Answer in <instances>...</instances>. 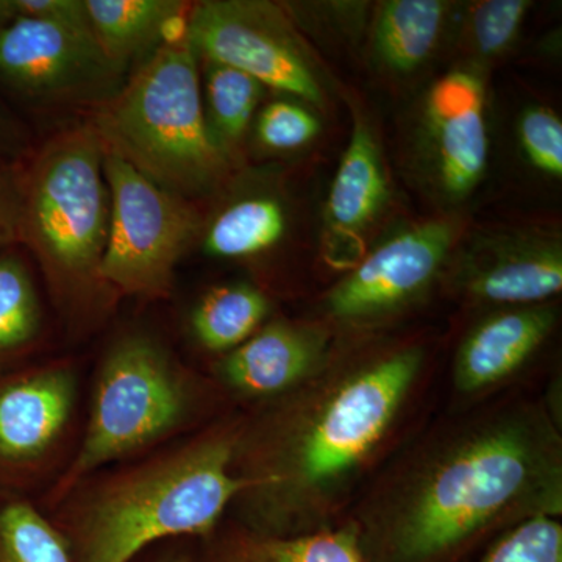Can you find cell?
I'll return each instance as SVG.
<instances>
[{
  "label": "cell",
  "instance_id": "obj_4",
  "mask_svg": "<svg viewBox=\"0 0 562 562\" xmlns=\"http://www.w3.org/2000/svg\"><path fill=\"white\" fill-rule=\"evenodd\" d=\"M91 124L105 149L187 201L227 171L228 157L206 125L199 57L187 36L144 58Z\"/></svg>",
  "mask_w": 562,
  "mask_h": 562
},
{
  "label": "cell",
  "instance_id": "obj_18",
  "mask_svg": "<svg viewBox=\"0 0 562 562\" xmlns=\"http://www.w3.org/2000/svg\"><path fill=\"white\" fill-rule=\"evenodd\" d=\"M386 198V179L372 133L355 125L328 198V214L336 227L358 231L372 221Z\"/></svg>",
  "mask_w": 562,
  "mask_h": 562
},
{
  "label": "cell",
  "instance_id": "obj_27",
  "mask_svg": "<svg viewBox=\"0 0 562 562\" xmlns=\"http://www.w3.org/2000/svg\"><path fill=\"white\" fill-rule=\"evenodd\" d=\"M520 143L528 160L553 177L562 176V122L553 111L535 106L524 111Z\"/></svg>",
  "mask_w": 562,
  "mask_h": 562
},
{
  "label": "cell",
  "instance_id": "obj_17",
  "mask_svg": "<svg viewBox=\"0 0 562 562\" xmlns=\"http://www.w3.org/2000/svg\"><path fill=\"white\" fill-rule=\"evenodd\" d=\"M473 297L502 305L531 306L562 290L558 246H528L502 251L469 277Z\"/></svg>",
  "mask_w": 562,
  "mask_h": 562
},
{
  "label": "cell",
  "instance_id": "obj_11",
  "mask_svg": "<svg viewBox=\"0 0 562 562\" xmlns=\"http://www.w3.org/2000/svg\"><path fill=\"white\" fill-rule=\"evenodd\" d=\"M452 244V228L428 222L394 236L333 288L327 306L339 321H362L412 301L435 279Z\"/></svg>",
  "mask_w": 562,
  "mask_h": 562
},
{
  "label": "cell",
  "instance_id": "obj_12",
  "mask_svg": "<svg viewBox=\"0 0 562 562\" xmlns=\"http://www.w3.org/2000/svg\"><path fill=\"white\" fill-rule=\"evenodd\" d=\"M316 331L272 322L217 362L220 382L247 401L271 402L301 386L325 364Z\"/></svg>",
  "mask_w": 562,
  "mask_h": 562
},
{
  "label": "cell",
  "instance_id": "obj_24",
  "mask_svg": "<svg viewBox=\"0 0 562 562\" xmlns=\"http://www.w3.org/2000/svg\"><path fill=\"white\" fill-rule=\"evenodd\" d=\"M0 562H70L50 517L13 492H0Z\"/></svg>",
  "mask_w": 562,
  "mask_h": 562
},
{
  "label": "cell",
  "instance_id": "obj_3",
  "mask_svg": "<svg viewBox=\"0 0 562 562\" xmlns=\"http://www.w3.org/2000/svg\"><path fill=\"white\" fill-rule=\"evenodd\" d=\"M239 425H220L70 491L52 522L70 562H133L171 539L216 530L243 491L233 472Z\"/></svg>",
  "mask_w": 562,
  "mask_h": 562
},
{
  "label": "cell",
  "instance_id": "obj_10",
  "mask_svg": "<svg viewBox=\"0 0 562 562\" xmlns=\"http://www.w3.org/2000/svg\"><path fill=\"white\" fill-rule=\"evenodd\" d=\"M120 76L91 33L18 16L0 31V80L33 98H65Z\"/></svg>",
  "mask_w": 562,
  "mask_h": 562
},
{
  "label": "cell",
  "instance_id": "obj_14",
  "mask_svg": "<svg viewBox=\"0 0 562 562\" xmlns=\"http://www.w3.org/2000/svg\"><path fill=\"white\" fill-rule=\"evenodd\" d=\"M553 324V312L543 306H519L480 322L458 350L454 387L471 395L502 383L530 360Z\"/></svg>",
  "mask_w": 562,
  "mask_h": 562
},
{
  "label": "cell",
  "instance_id": "obj_22",
  "mask_svg": "<svg viewBox=\"0 0 562 562\" xmlns=\"http://www.w3.org/2000/svg\"><path fill=\"white\" fill-rule=\"evenodd\" d=\"M203 111L214 143L228 157L249 127L265 87L243 70L205 60V81L201 79Z\"/></svg>",
  "mask_w": 562,
  "mask_h": 562
},
{
  "label": "cell",
  "instance_id": "obj_2",
  "mask_svg": "<svg viewBox=\"0 0 562 562\" xmlns=\"http://www.w3.org/2000/svg\"><path fill=\"white\" fill-rule=\"evenodd\" d=\"M422 362L414 347L335 371L324 364L239 425L233 458L244 483L233 502L238 524L272 536L331 527L333 506L386 438Z\"/></svg>",
  "mask_w": 562,
  "mask_h": 562
},
{
  "label": "cell",
  "instance_id": "obj_6",
  "mask_svg": "<svg viewBox=\"0 0 562 562\" xmlns=\"http://www.w3.org/2000/svg\"><path fill=\"white\" fill-rule=\"evenodd\" d=\"M202 401L201 383L150 336L132 333L114 342L95 379L79 450L49 492L52 505L102 469L190 428Z\"/></svg>",
  "mask_w": 562,
  "mask_h": 562
},
{
  "label": "cell",
  "instance_id": "obj_23",
  "mask_svg": "<svg viewBox=\"0 0 562 562\" xmlns=\"http://www.w3.org/2000/svg\"><path fill=\"white\" fill-rule=\"evenodd\" d=\"M43 308L31 272L14 255H0V375L35 346Z\"/></svg>",
  "mask_w": 562,
  "mask_h": 562
},
{
  "label": "cell",
  "instance_id": "obj_20",
  "mask_svg": "<svg viewBox=\"0 0 562 562\" xmlns=\"http://www.w3.org/2000/svg\"><path fill=\"white\" fill-rule=\"evenodd\" d=\"M446 5L436 0L383 3L375 27V47L391 69L409 72L427 60L441 32Z\"/></svg>",
  "mask_w": 562,
  "mask_h": 562
},
{
  "label": "cell",
  "instance_id": "obj_9",
  "mask_svg": "<svg viewBox=\"0 0 562 562\" xmlns=\"http://www.w3.org/2000/svg\"><path fill=\"white\" fill-rule=\"evenodd\" d=\"M77 401L79 376L66 361L0 375V491L24 486L49 464Z\"/></svg>",
  "mask_w": 562,
  "mask_h": 562
},
{
  "label": "cell",
  "instance_id": "obj_7",
  "mask_svg": "<svg viewBox=\"0 0 562 562\" xmlns=\"http://www.w3.org/2000/svg\"><path fill=\"white\" fill-rule=\"evenodd\" d=\"M109 183V238L99 277L114 294L165 297L181 255L201 231V217L181 199L103 147Z\"/></svg>",
  "mask_w": 562,
  "mask_h": 562
},
{
  "label": "cell",
  "instance_id": "obj_29",
  "mask_svg": "<svg viewBox=\"0 0 562 562\" xmlns=\"http://www.w3.org/2000/svg\"><path fill=\"white\" fill-rule=\"evenodd\" d=\"M18 16L49 21L83 33H92L85 0H14Z\"/></svg>",
  "mask_w": 562,
  "mask_h": 562
},
{
  "label": "cell",
  "instance_id": "obj_32",
  "mask_svg": "<svg viewBox=\"0 0 562 562\" xmlns=\"http://www.w3.org/2000/svg\"><path fill=\"white\" fill-rule=\"evenodd\" d=\"M16 7H14V0H0V31L11 21L16 20Z\"/></svg>",
  "mask_w": 562,
  "mask_h": 562
},
{
  "label": "cell",
  "instance_id": "obj_15",
  "mask_svg": "<svg viewBox=\"0 0 562 562\" xmlns=\"http://www.w3.org/2000/svg\"><path fill=\"white\" fill-rule=\"evenodd\" d=\"M191 562H366V558L355 522L299 536L262 535L236 522L199 539Z\"/></svg>",
  "mask_w": 562,
  "mask_h": 562
},
{
  "label": "cell",
  "instance_id": "obj_25",
  "mask_svg": "<svg viewBox=\"0 0 562 562\" xmlns=\"http://www.w3.org/2000/svg\"><path fill=\"white\" fill-rule=\"evenodd\" d=\"M476 562H562L560 519L541 514L513 525Z\"/></svg>",
  "mask_w": 562,
  "mask_h": 562
},
{
  "label": "cell",
  "instance_id": "obj_21",
  "mask_svg": "<svg viewBox=\"0 0 562 562\" xmlns=\"http://www.w3.org/2000/svg\"><path fill=\"white\" fill-rule=\"evenodd\" d=\"M286 228L279 202L250 198L222 211L206 231L203 249L214 258H246L271 249Z\"/></svg>",
  "mask_w": 562,
  "mask_h": 562
},
{
  "label": "cell",
  "instance_id": "obj_19",
  "mask_svg": "<svg viewBox=\"0 0 562 562\" xmlns=\"http://www.w3.org/2000/svg\"><path fill=\"white\" fill-rule=\"evenodd\" d=\"M269 301L250 284L213 288L192 310L190 324L195 341L214 353H228L260 330L269 314Z\"/></svg>",
  "mask_w": 562,
  "mask_h": 562
},
{
  "label": "cell",
  "instance_id": "obj_13",
  "mask_svg": "<svg viewBox=\"0 0 562 562\" xmlns=\"http://www.w3.org/2000/svg\"><path fill=\"white\" fill-rule=\"evenodd\" d=\"M427 120L443 187L464 198L482 180L487 162L482 81L464 70L447 74L428 94Z\"/></svg>",
  "mask_w": 562,
  "mask_h": 562
},
{
  "label": "cell",
  "instance_id": "obj_8",
  "mask_svg": "<svg viewBox=\"0 0 562 562\" xmlns=\"http://www.w3.org/2000/svg\"><path fill=\"white\" fill-rule=\"evenodd\" d=\"M187 38L203 60L243 70L262 87L319 103L322 91L302 47L276 7L244 0L191 5Z\"/></svg>",
  "mask_w": 562,
  "mask_h": 562
},
{
  "label": "cell",
  "instance_id": "obj_16",
  "mask_svg": "<svg viewBox=\"0 0 562 562\" xmlns=\"http://www.w3.org/2000/svg\"><path fill=\"white\" fill-rule=\"evenodd\" d=\"M92 33L117 72L187 36L191 5L177 0H85Z\"/></svg>",
  "mask_w": 562,
  "mask_h": 562
},
{
  "label": "cell",
  "instance_id": "obj_26",
  "mask_svg": "<svg viewBox=\"0 0 562 562\" xmlns=\"http://www.w3.org/2000/svg\"><path fill=\"white\" fill-rule=\"evenodd\" d=\"M317 133H319V122L316 116L294 102L269 103L258 116V139L268 149H299L308 144Z\"/></svg>",
  "mask_w": 562,
  "mask_h": 562
},
{
  "label": "cell",
  "instance_id": "obj_1",
  "mask_svg": "<svg viewBox=\"0 0 562 562\" xmlns=\"http://www.w3.org/2000/svg\"><path fill=\"white\" fill-rule=\"evenodd\" d=\"M561 512L560 435L517 405L422 450L355 524L366 562H460L491 532Z\"/></svg>",
  "mask_w": 562,
  "mask_h": 562
},
{
  "label": "cell",
  "instance_id": "obj_5",
  "mask_svg": "<svg viewBox=\"0 0 562 562\" xmlns=\"http://www.w3.org/2000/svg\"><path fill=\"white\" fill-rule=\"evenodd\" d=\"M110 211L98 132L83 124L58 133L22 181V239L66 305L79 306L111 292L99 277Z\"/></svg>",
  "mask_w": 562,
  "mask_h": 562
},
{
  "label": "cell",
  "instance_id": "obj_31",
  "mask_svg": "<svg viewBox=\"0 0 562 562\" xmlns=\"http://www.w3.org/2000/svg\"><path fill=\"white\" fill-rule=\"evenodd\" d=\"M192 558V549H187V547H168V549H162L157 554H154V558H149V560L143 562H191ZM133 562H139L135 560Z\"/></svg>",
  "mask_w": 562,
  "mask_h": 562
},
{
  "label": "cell",
  "instance_id": "obj_30",
  "mask_svg": "<svg viewBox=\"0 0 562 562\" xmlns=\"http://www.w3.org/2000/svg\"><path fill=\"white\" fill-rule=\"evenodd\" d=\"M22 241V181L0 166V249Z\"/></svg>",
  "mask_w": 562,
  "mask_h": 562
},
{
  "label": "cell",
  "instance_id": "obj_28",
  "mask_svg": "<svg viewBox=\"0 0 562 562\" xmlns=\"http://www.w3.org/2000/svg\"><path fill=\"white\" fill-rule=\"evenodd\" d=\"M530 9L527 0H490L473 11L472 31L476 47L486 55L505 50L519 33L525 14Z\"/></svg>",
  "mask_w": 562,
  "mask_h": 562
}]
</instances>
